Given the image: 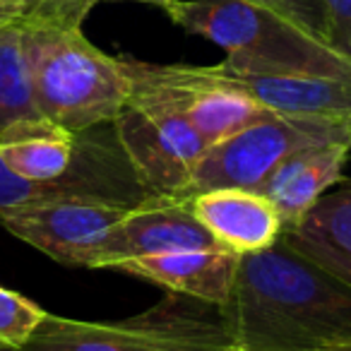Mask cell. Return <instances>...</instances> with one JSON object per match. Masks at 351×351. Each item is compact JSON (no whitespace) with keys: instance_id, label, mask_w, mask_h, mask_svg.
Masks as SVG:
<instances>
[{"instance_id":"obj_1","label":"cell","mask_w":351,"mask_h":351,"mask_svg":"<svg viewBox=\"0 0 351 351\" xmlns=\"http://www.w3.org/2000/svg\"><path fill=\"white\" fill-rule=\"evenodd\" d=\"M234 346L248 351H330L351 346V284L293 250L241 255L231 301L219 308Z\"/></svg>"},{"instance_id":"obj_27","label":"cell","mask_w":351,"mask_h":351,"mask_svg":"<svg viewBox=\"0 0 351 351\" xmlns=\"http://www.w3.org/2000/svg\"><path fill=\"white\" fill-rule=\"evenodd\" d=\"M5 351H8V349H5Z\"/></svg>"},{"instance_id":"obj_21","label":"cell","mask_w":351,"mask_h":351,"mask_svg":"<svg viewBox=\"0 0 351 351\" xmlns=\"http://www.w3.org/2000/svg\"><path fill=\"white\" fill-rule=\"evenodd\" d=\"M27 20H29V15H27L25 3H20V0H0V27L15 25V22L25 25Z\"/></svg>"},{"instance_id":"obj_16","label":"cell","mask_w":351,"mask_h":351,"mask_svg":"<svg viewBox=\"0 0 351 351\" xmlns=\"http://www.w3.org/2000/svg\"><path fill=\"white\" fill-rule=\"evenodd\" d=\"M44 125L49 121L41 118L32 92L25 25L15 22L0 27V142L29 135Z\"/></svg>"},{"instance_id":"obj_18","label":"cell","mask_w":351,"mask_h":351,"mask_svg":"<svg viewBox=\"0 0 351 351\" xmlns=\"http://www.w3.org/2000/svg\"><path fill=\"white\" fill-rule=\"evenodd\" d=\"M46 311L34 301L0 287V344L17 351L41 325Z\"/></svg>"},{"instance_id":"obj_24","label":"cell","mask_w":351,"mask_h":351,"mask_svg":"<svg viewBox=\"0 0 351 351\" xmlns=\"http://www.w3.org/2000/svg\"><path fill=\"white\" fill-rule=\"evenodd\" d=\"M344 123H346V130H349V135H351V116H346Z\"/></svg>"},{"instance_id":"obj_12","label":"cell","mask_w":351,"mask_h":351,"mask_svg":"<svg viewBox=\"0 0 351 351\" xmlns=\"http://www.w3.org/2000/svg\"><path fill=\"white\" fill-rule=\"evenodd\" d=\"M215 75L229 87L243 92L260 106L289 116L346 118L351 116V82L315 75L248 73L229 63L212 65Z\"/></svg>"},{"instance_id":"obj_25","label":"cell","mask_w":351,"mask_h":351,"mask_svg":"<svg viewBox=\"0 0 351 351\" xmlns=\"http://www.w3.org/2000/svg\"><path fill=\"white\" fill-rule=\"evenodd\" d=\"M330 351H351V346H339V349H330Z\"/></svg>"},{"instance_id":"obj_3","label":"cell","mask_w":351,"mask_h":351,"mask_svg":"<svg viewBox=\"0 0 351 351\" xmlns=\"http://www.w3.org/2000/svg\"><path fill=\"white\" fill-rule=\"evenodd\" d=\"M161 10L188 34L226 51L248 73L315 75L351 82V63L279 12L248 0H166Z\"/></svg>"},{"instance_id":"obj_26","label":"cell","mask_w":351,"mask_h":351,"mask_svg":"<svg viewBox=\"0 0 351 351\" xmlns=\"http://www.w3.org/2000/svg\"><path fill=\"white\" fill-rule=\"evenodd\" d=\"M8 349V346H3V344H0V351H5ZM8 351H10V349H8Z\"/></svg>"},{"instance_id":"obj_5","label":"cell","mask_w":351,"mask_h":351,"mask_svg":"<svg viewBox=\"0 0 351 351\" xmlns=\"http://www.w3.org/2000/svg\"><path fill=\"white\" fill-rule=\"evenodd\" d=\"M130 82V99L111 123L118 145L152 197H183L207 145L159 89Z\"/></svg>"},{"instance_id":"obj_17","label":"cell","mask_w":351,"mask_h":351,"mask_svg":"<svg viewBox=\"0 0 351 351\" xmlns=\"http://www.w3.org/2000/svg\"><path fill=\"white\" fill-rule=\"evenodd\" d=\"M77 152V135L58 125H44L29 135L0 142V161L27 181L58 178L70 169Z\"/></svg>"},{"instance_id":"obj_20","label":"cell","mask_w":351,"mask_h":351,"mask_svg":"<svg viewBox=\"0 0 351 351\" xmlns=\"http://www.w3.org/2000/svg\"><path fill=\"white\" fill-rule=\"evenodd\" d=\"M330 12V46L351 63V0H325Z\"/></svg>"},{"instance_id":"obj_22","label":"cell","mask_w":351,"mask_h":351,"mask_svg":"<svg viewBox=\"0 0 351 351\" xmlns=\"http://www.w3.org/2000/svg\"><path fill=\"white\" fill-rule=\"evenodd\" d=\"M99 3H101V0H99ZM132 3H142V5H152V8H164V3L166 0H132Z\"/></svg>"},{"instance_id":"obj_6","label":"cell","mask_w":351,"mask_h":351,"mask_svg":"<svg viewBox=\"0 0 351 351\" xmlns=\"http://www.w3.org/2000/svg\"><path fill=\"white\" fill-rule=\"evenodd\" d=\"M327 142H351L344 118L289 116L272 111L236 135L207 147L183 197L219 188L260 191L269 173L289 156Z\"/></svg>"},{"instance_id":"obj_9","label":"cell","mask_w":351,"mask_h":351,"mask_svg":"<svg viewBox=\"0 0 351 351\" xmlns=\"http://www.w3.org/2000/svg\"><path fill=\"white\" fill-rule=\"evenodd\" d=\"M128 210L130 205L118 202L60 200L12 212L0 224L56 263L68 267H97L99 253Z\"/></svg>"},{"instance_id":"obj_14","label":"cell","mask_w":351,"mask_h":351,"mask_svg":"<svg viewBox=\"0 0 351 351\" xmlns=\"http://www.w3.org/2000/svg\"><path fill=\"white\" fill-rule=\"evenodd\" d=\"M193 210L221 248L248 255L274 245L282 236V219L272 202L258 191L219 188L191 197Z\"/></svg>"},{"instance_id":"obj_19","label":"cell","mask_w":351,"mask_h":351,"mask_svg":"<svg viewBox=\"0 0 351 351\" xmlns=\"http://www.w3.org/2000/svg\"><path fill=\"white\" fill-rule=\"evenodd\" d=\"M248 3H258L269 10L279 12L287 20L296 22L306 32H311L315 39L325 41L330 46V12H327L325 0H248Z\"/></svg>"},{"instance_id":"obj_13","label":"cell","mask_w":351,"mask_h":351,"mask_svg":"<svg viewBox=\"0 0 351 351\" xmlns=\"http://www.w3.org/2000/svg\"><path fill=\"white\" fill-rule=\"evenodd\" d=\"M349 154L351 142H327L296 152L269 173L258 193L272 202L284 231L301 224L315 202L344 178L341 171L349 161Z\"/></svg>"},{"instance_id":"obj_11","label":"cell","mask_w":351,"mask_h":351,"mask_svg":"<svg viewBox=\"0 0 351 351\" xmlns=\"http://www.w3.org/2000/svg\"><path fill=\"white\" fill-rule=\"evenodd\" d=\"M241 255L226 248L176 250V253L130 258L113 269L142 282L164 287L166 291L188 296L212 308H224L231 301Z\"/></svg>"},{"instance_id":"obj_23","label":"cell","mask_w":351,"mask_h":351,"mask_svg":"<svg viewBox=\"0 0 351 351\" xmlns=\"http://www.w3.org/2000/svg\"><path fill=\"white\" fill-rule=\"evenodd\" d=\"M224 351H248V349H241V346H234V344H231V346H226Z\"/></svg>"},{"instance_id":"obj_7","label":"cell","mask_w":351,"mask_h":351,"mask_svg":"<svg viewBox=\"0 0 351 351\" xmlns=\"http://www.w3.org/2000/svg\"><path fill=\"white\" fill-rule=\"evenodd\" d=\"M89 132H77L75 159L58 178L27 181L0 161V221L12 212L60 200H101L132 207L152 197L137 181L116 132L108 142L89 137Z\"/></svg>"},{"instance_id":"obj_15","label":"cell","mask_w":351,"mask_h":351,"mask_svg":"<svg viewBox=\"0 0 351 351\" xmlns=\"http://www.w3.org/2000/svg\"><path fill=\"white\" fill-rule=\"evenodd\" d=\"M282 239L308 260L351 284V178H341L327 191L301 224L284 231Z\"/></svg>"},{"instance_id":"obj_2","label":"cell","mask_w":351,"mask_h":351,"mask_svg":"<svg viewBox=\"0 0 351 351\" xmlns=\"http://www.w3.org/2000/svg\"><path fill=\"white\" fill-rule=\"evenodd\" d=\"M25 53L41 118L68 132L111 125L132 92L123 58L104 53L82 27L25 25Z\"/></svg>"},{"instance_id":"obj_4","label":"cell","mask_w":351,"mask_h":351,"mask_svg":"<svg viewBox=\"0 0 351 351\" xmlns=\"http://www.w3.org/2000/svg\"><path fill=\"white\" fill-rule=\"evenodd\" d=\"M200 306L205 303L176 293L121 322H82L46 313L17 351H224L234 344L224 317L205 315Z\"/></svg>"},{"instance_id":"obj_10","label":"cell","mask_w":351,"mask_h":351,"mask_svg":"<svg viewBox=\"0 0 351 351\" xmlns=\"http://www.w3.org/2000/svg\"><path fill=\"white\" fill-rule=\"evenodd\" d=\"M221 248L193 210L191 197H147L130 207L113 226L101 248L97 267H116L118 263L176 250Z\"/></svg>"},{"instance_id":"obj_8","label":"cell","mask_w":351,"mask_h":351,"mask_svg":"<svg viewBox=\"0 0 351 351\" xmlns=\"http://www.w3.org/2000/svg\"><path fill=\"white\" fill-rule=\"evenodd\" d=\"M123 65L132 80L159 89L188 118L207 147L272 113L243 92L221 82L212 65H156L132 58H123Z\"/></svg>"}]
</instances>
